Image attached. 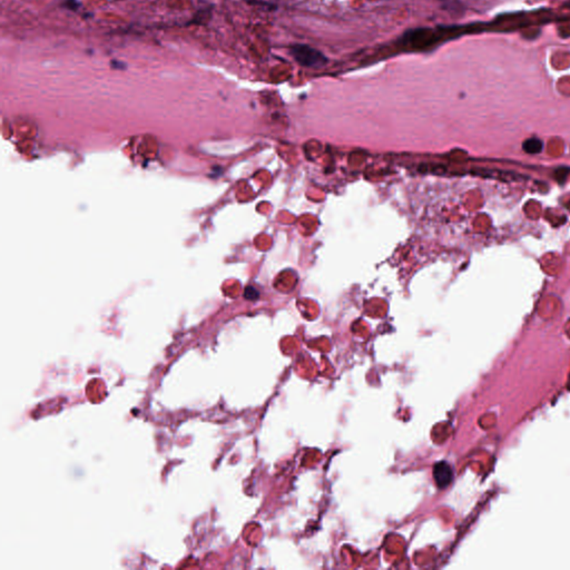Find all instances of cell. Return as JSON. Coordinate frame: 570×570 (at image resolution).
<instances>
[{
    "label": "cell",
    "mask_w": 570,
    "mask_h": 570,
    "mask_svg": "<svg viewBox=\"0 0 570 570\" xmlns=\"http://www.w3.org/2000/svg\"><path fill=\"white\" fill-rule=\"evenodd\" d=\"M433 478L439 488H447L453 479V471L451 465L448 462H445V461L438 462L433 467Z\"/></svg>",
    "instance_id": "7a4b0ae2"
},
{
    "label": "cell",
    "mask_w": 570,
    "mask_h": 570,
    "mask_svg": "<svg viewBox=\"0 0 570 570\" xmlns=\"http://www.w3.org/2000/svg\"><path fill=\"white\" fill-rule=\"evenodd\" d=\"M81 6V4L78 2V0H66L65 4H64V7L72 10V12H76L77 9Z\"/></svg>",
    "instance_id": "277c9868"
},
{
    "label": "cell",
    "mask_w": 570,
    "mask_h": 570,
    "mask_svg": "<svg viewBox=\"0 0 570 570\" xmlns=\"http://www.w3.org/2000/svg\"><path fill=\"white\" fill-rule=\"evenodd\" d=\"M111 66L115 69H126V67H127L125 63H123V61H118V60H112Z\"/></svg>",
    "instance_id": "5b68a950"
},
{
    "label": "cell",
    "mask_w": 570,
    "mask_h": 570,
    "mask_svg": "<svg viewBox=\"0 0 570 570\" xmlns=\"http://www.w3.org/2000/svg\"><path fill=\"white\" fill-rule=\"evenodd\" d=\"M523 151L528 154H539L542 152L543 149V143L539 138L531 137L522 144Z\"/></svg>",
    "instance_id": "3957f363"
},
{
    "label": "cell",
    "mask_w": 570,
    "mask_h": 570,
    "mask_svg": "<svg viewBox=\"0 0 570 570\" xmlns=\"http://www.w3.org/2000/svg\"><path fill=\"white\" fill-rule=\"evenodd\" d=\"M290 53L300 65L309 67V68H320L328 61L326 57L321 51L309 45H294L290 49Z\"/></svg>",
    "instance_id": "6da1fadb"
}]
</instances>
